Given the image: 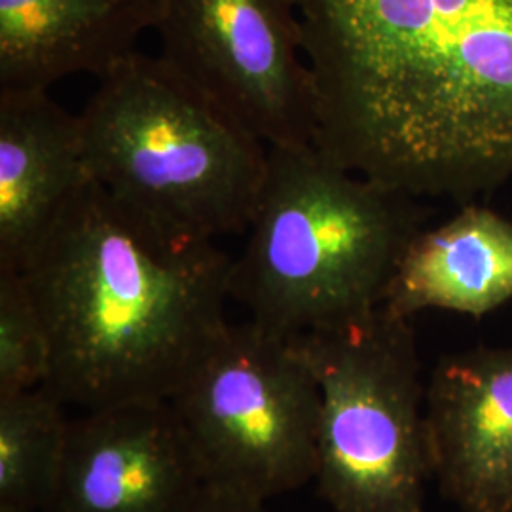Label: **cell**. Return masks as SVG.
Returning a JSON list of instances; mask_svg holds the SVG:
<instances>
[{
	"mask_svg": "<svg viewBox=\"0 0 512 512\" xmlns=\"http://www.w3.org/2000/svg\"><path fill=\"white\" fill-rule=\"evenodd\" d=\"M315 147L414 198L512 179V0H294Z\"/></svg>",
	"mask_w": 512,
	"mask_h": 512,
	"instance_id": "obj_1",
	"label": "cell"
},
{
	"mask_svg": "<svg viewBox=\"0 0 512 512\" xmlns=\"http://www.w3.org/2000/svg\"><path fill=\"white\" fill-rule=\"evenodd\" d=\"M232 262L90 179L23 272L50 340L44 387L82 410L169 401L228 327Z\"/></svg>",
	"mask_w": 512,
	"mask_h": 512,
	"instance_id": "obj_2",
	"label": "cell"
},
{
	"mask_svg": "<svg viewBox=\"0 0 512 512\" xmlns=\"http://www.w3.org/2000/svg\"><path fill=\"white\" fill-rule=\"evenodd\" d=\"M425 217L418 198L349 171L315 145L270 147L230 298L289 338L348 325L384 306Z\"/></svg>",
	"mask_w": 512,
	"mask_h": 512,
	"instance_id": "obj_3",
	"label": "cell"
},
{
	"mask_svg": "<svg viewBox=\"0 0 512 512\" xmlns=\"http://www.w3.org/2000/svg\"><path fill=\"white\" fill-rule=\"evenodd\" d=\"M95 183L183 238L243 234L268 175V147L160 55H129L80 112Z\"/></svg>",
	"mask_w": 512,
	"mask_h": 512,
	"instance_id": "obj_4",
	"label": "cell"
},
{
	"mask_svg": "<svg viewBox=\"0 0 512 512\" xmlns=\"http://www.w3.org/2000/svg\"><path fill=\"white\" fill-rule=\"evenodd\" d=\"M410 321L380 306L293 336L319 385L313 480L334 512H425L427 384Z\"/></svg>",
	"mask_w": 512,
	"mask_h": 512,
	"instance_id": "obj_5",
	"label": "cell"
},
{
	"mask_svg": "<svg viewBox=\"0 0 512 512\" xmlns=\"http://www.w3.org/2000/svg\"><path fill=\"white\" fill-rule=\"evenodd\" d=\"M169 403L205 484L268 501L315 478L321 395L293 338L228 323Z\"/></svg>",
	"mask_w": 512,
	"mask_h": 512,
	"instance_id": "obj_6",
	"label": "cell"
},
{
	"mask_svg": "<svg viewBox=\"0 0 512 512\" xmlns=\"http://www.w3.org/2000/svg\"><path fill=\"white\" fill-rule=\"evenodd\" d=\"M160 57L266 147H310L317 92L294 0H160Z\"/></svg>",
	"mask_w": 512,
	"mask_h": 512,
	"instance_id": "obj_7",
	"label": "cell"
},
{
	"mask_svg": "<svg viewBox=\"0 0 512 512\" xmlns=\"http://www.w3.org/2000/svg\"><path fill=\"white\" fill-rule=\"evenodd\" d=\"M203 484L169 401L114 404L69 420L46 512H186Z\"/></svg>",
	"mask_w": 512,
	"mask_h": 512,
	"instance_id": "obj_8",
	"label": "cell"
},
{
	"mask_svg": "<svg viewBox=\"0 0 512 512\" xmlns=\"http://www.w3.org/2000/svg\"><path fill=\"white\" fill-rule=\"evenodd\" d=\"M431 473L459 512H512V346L442 357L427 382Z\"/></svg>",
	"mask_w": 512,
	"mask_h": 512,
	"instance_id": "obj_9",
	"label": "cell"
},
{
	"mask_svg": "<svg viewBox=\"0 0 512 512\" xmlns=\"http://www.w3.org/2000/svg\"><path fill=\"white\" fill-rule=\"evenodd\" d=\"M90 179L80 114L0 90V268L23 274Z\"/></svg>",
	"mask_w": 512,
	"mask_h": 512,
	"instance_id": "obj_10",
	"label": "cell"
},
{
	"mask_svg": "<svg viewBox=\"0 0 512 512\" xmlns=\"http://www.w3.org/2000/svg\"><path fill=\"white\" fill-rule=\"evenodd\" d=\"M160 0H0V90L105 76L154 29Z\"/></svg>",
	"mask_w": 512,
	"mask_h": 512,
	"instance_id": "obj_11",
	"label": "cell"
},
{
	"mask_svg": "<svg viewBox=\"0 0 512 512\" xmlns=\"http://www.w3.org/2000/svg\"><path fill=\"white\" fill-rule=\"evenodd\" d=\"M512 300V220L467 203L433 230H421L397 266L385 310L412 319L444 310L482 319Z\"/></svg>",
	"mask_w": 512,
	"mask_h": 512,
	"instance_id": "obj_12",
	"label": "cell"
},
{
	"mask_svg": "<svg viewBox=\"0 0 512 512\" xmlns=\"http://www.w3.org/2000/svg\"><path fill=\"white\" fill-rule=\"evenodd\" d=\"M44 385L0 399V512H46L65 456L69 420Z\"/></svg>",
	"mask_w": 512,
	"mask_h": 512,
	"instance_id": "obj_13",
	"label": "cell"
},
{
	"mask_svg": "<svg viewBox=\"0 0 512 512\" xmlns=\"http://www.w3.org/2000/svg\"><path fill=\"white\" fill-rule=\"evenodd\" d=\"M50 340L21 272L0 268V399L46 384Z\"/></svg>",
	"mask_w": 512,
	"mask_h": 512,
	"instance_id": "obj_14",
	"label": "cell"
},
{
	"mask_svg": "<svg viewBox=\"0 0 512 512\" xmlns=\"http://www.w3.org/2000/svg\"><path fill=\"white\" fill-rule=\"evenodd\" d=\"M186 512H268L266 501L236 490L203 484Z\"/></svg>",
	"mask_w": 512,
	"mask_h": 512,
	"instance_id": "obj_15",
	"label": "cell"
}]
</instances>
